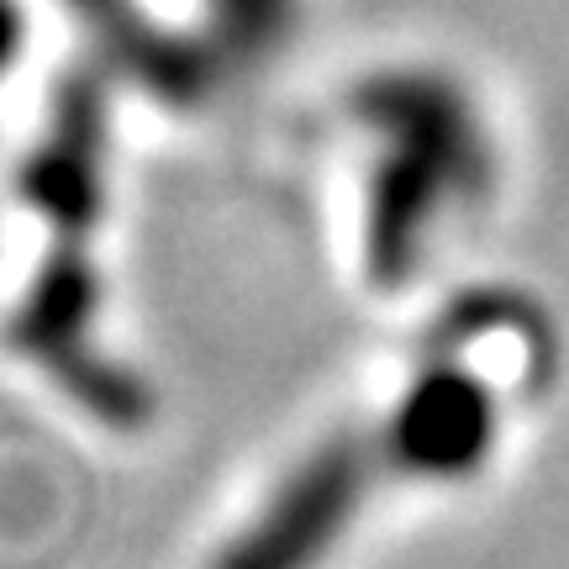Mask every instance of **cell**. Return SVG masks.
I'll return each instance as SVG.
<instances>
[{
    "instance_id": "6da1fadb",
    "label": "cell",
    "mask_w": 569,
    "mask_h": 569,
    "mask_svg": "<svg viewBox=\"0 0 569 569\" xmlns=\"http://www.w3.org/2000/svg\"><path fill=\"white\" fill-rule=\"evenodd\" d=\"M27 201L48 227L38 280L6 322V343L59 386L80 411L111 432H142L153 417V390L101 343V274H96V227H101V111L74 101L59 111L27 174Z\"/></svg>"
},
{
    "instance_id": "7a4b0ae2",
    "label": "cell",
    "mask_w": 569,
    "mask_h": 569,
    "mask_svg": "<svg viewBox=\"0 0 569 569\" xmlns=\"http://www.w3.org/2000/svg\"><path fill=\"white\" fill-rule=\"evenodd\" d=\"M375 174L365 211V259L380 284H407L427 264L432 232L480 201L490 184V138L475 101L443 74H390L365 90Z\"/></svg>"
},
{
    "instance_id": "3957f363",
    "label": "cell",
    "mask_w": 569,
    "mask_h": 569,
    "mask_svg": "<svg viewBox=\"0 0 569 569\" xmlns=\"http://www.w3.org/2000/svg\"><path fill=\"white\" fill-rule=\"evenodd\" d=\"M517 301L453 306L448 322L427 338V353L417 359L411 380L390 411L375 422L386 475L417 480V486H465L496 459L507 438V396L501 375L490 365V338L507 327Z\"/></svg>"
},
{
    "instance_id": "277c9868",
    "label": "cell",
    "mask_w": 569,
    "mask_h": 569,
    "mask_svg": "<svg viewBox=\"0 0 569 569\" xmlns=\"http://www.w3.org/2000/svg\"><path fill=\"white\" fill-rule=\"evenodd\" d=\"M380 486H390V475L375 422L338 427L284 469V480L227 538L211 569H322Z\"/></svg>"
},
{
    "instance_id": "5b68a950",
    "label": "cell",
    "mask_w": 569,
    "mask_h": 569,
    "mask_svg": "<svg viewBox=\"0 0 569 569\" xmlns=\"http://www.w3.org/2000/svg\"><path fill=\"white\" fill-rule=\"evenodd\" d=\"M17 38H21V27H17V11L0 0V69L11 63V53H17Z\"/></svg>"
}]
</instances>
